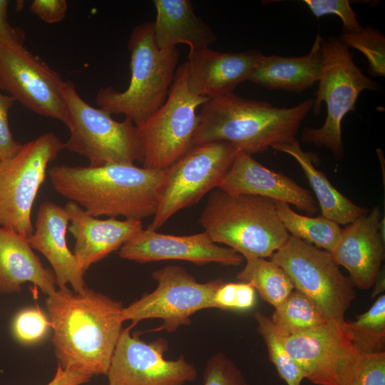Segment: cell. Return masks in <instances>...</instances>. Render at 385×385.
<instances>
[{
    "label": "cell",
    "mask_w": 385,
    "mask_h": 385,
    "mask_svg": "<svg viewBox=\"0 0 385 385\" xmlns=\"http://www.w3.org/2000/svg\"><path fill=\"white\" fill-rule=\"evenodd\" d=\"M52 342L65 370L106 375L123 329L122 303L88 288L73 293L59 289L46 299Z\"/></svg>",
    "instance_id": "cell-1"
},
{
    "label": "cell",
    "mask_w": 385,
    "mask_h": 385,
    "mask_svg": "<svg viewBox=\"0 0 385 385\" xmlns=\"http://www.w3.org/2000/svg\"><path fill=\"white\" fill-rule=\"evenodd\" d=\"M53 189L97 217H123L142 221L154 216L165 170L135 165L100 167L58 165L48 170Z\"/></svg>",
    "instance_id": "cell-2"
},
{
    "label": "cell",
    "mask_w": 385,
    "mask_h": 385,
    "mask_svg": "<svg viewBox=\"0 0 385 385\" xmlns=\"http://www.w3.org/2000/svg\"><path fill=\"white\" fill-rule=\"evenodd\" d=\"M313 103L308 98L291 108H279L234 93L209 99L197 114L193 145L226 141L250 155L265 153L295 138Z\"/></svg>",
    "instance_id": "cell-3"
},
{
    "label": "cell",
    "mask_w": 385,
    "mask_h": 385,
    "mask_svg": "<svg viewBox=\"0 0 385 385\" xmlns=\"http://www.w3.org/2000/svg\"><path fill=\"white\" fill-rule=\"evenodd\" d=\"M199 222L212 241L242 257H271L290 236L278 217L276 201L218 188L212 190Z\"/></svg>",
    "instance_id": "cell-4"
},
{
    "label": "cell",
    "mask_w": 385,
    "mask_h": 385,
    "mask_svg": "<svg viewBox=\"0 0 385 385\" xmlns=\"http://www.w3.org/2000/svg\"><path fill=\"white\" fill-rule=\"evenodd\" d=\"M131 77L123 92L111 86L101 88L95 98L100 108L123 114L138 125L165 102L179 58L178 48L160 49L154 38L153 21L135 26L128 43Z\"/></svg>",
    "instance_id": "cell-5"
},
{
    "label": "cell",
    "mask_w": 385,
    "mask_h": 385,
    "mask_svg": "<svg viewBox=\"0 0 385 385\" xmlns=\"http://www.w3.org/2000/svg\"><path fill=\"white\" fill-rule=\"evenodd\" d=\"M322 68L312 110L319 114L325 102L327 115L321 127L306 128L302 139L328 148L339 159L344 154L342 123L344 116L355 110L361 91H380L381 88L356 66L349 47L339 37L322 38Z\"/></svg>",
    "instance_id": "cell-6"
},
{
    "label": "cell",
    "mask_w": 385,
    "mask_h": 385,
    "mask_svg": "<svg viewBox=\"0 0 385 385\" xmlns=\"http://www.w3.org/2000/svg\"><path fill=\"white\" fill-rule=\"evenodd\" d=\"M62 93L70 131L64 148L86 157L91 167L141 162L137 127L131 120L116 121L107 111L87 103L70 81H64Z\"/></svg>",
    "instance_id": "cell-7"
},
{
    "label": "cell",
    "mask_w": 385,
    "mask_h": 385,
    "mask_svg": "<svg viewBox=\"0 0 385 385\" xmlns=\"http://www.w3.org/2000/svg\"><path fill=\"white\" fill-rule=\"evenodd\" d=\"M187 61L178 67L165 102L136 125L143 167L163 170L194 145L198 125L196 110L209 98L194 95L188 88Z\"/></svg>",
    "instance_id": "cell-8"
},
{
    "label": "cell",
    "mask_w": 385,
    "mask_h": 385,
    "mask_svg": "<svg viewBox=\"0 0 385 385\" xmlns=\"http://www.w3.org/2000/svg\"><path fill=\"white\" fill-rule=\"evenodd\" d=\"M240 151L226 141L194 145L165 170L158 208L147 229L156 231L179 210L217 188Z\"/></svg>",
    "instance_id": "cell-9"
},
{
    "label": "cell",
    "mask_w": 385,
    "mask_h": 385,
    "mask_svg": "<svg viewBox=\"0 0 385 385\" xmlns=\"http://www.w3.org/2000/svg\"><path fill=\"white\" fill-rule=\"evenodd\" d=\"M271 260L284 269L295 289L313 302L329 321L345 322V312L355 298L354 286L329 252L289 236Z\"/></svg>",
    "instance_id": "cell-10"
},
{
    "label": "cell",
    "mask_w": 385,
    "mask_h": 385,
    "mask_svg": "<svg viewBox=\"0 0 385 385\" xmlns=\"http://www.w3.org/2000/svg\"><path fill=\"white\" fill-rule=\"evenodd\" d=\"M64 143L46 133L22 145L13 157L0 162V226L29 237L34 232L31 214L48 164Z\"/></svg>",
    "instance_id": "cell-11"
},
{
    "label": "cell",
    "mask_w": 385,
    "mask_h": 385,
    "mask_svg": "<svg viewBox=\"0 0 385 385\" xmlns=\"http://www.w3.org/2000/svg\"><path fill=\"white\" fill-rule=\"evenodd\" d=\"M152 277L157 282L156 289L123 307L121 319L123 322L132 321V327L143 319H160L163 323L155 330L168 332L190 324V317L196 312L215 308V294L223 283L220 279L198 282L178 265L156 270L152 272Z\"/></svg>",
    "instance_id": "cell-12"
},
{
    "label": "cell",
    "mask_w": 385,
    "mask_h": 385,
    "mask_svg": "<svg viewBox=\"0 0 385 385\" xmlns=\"http://www.w3.org/2000/svg\"><path fill=\"white\" fill-rule=\"evenodd\" d=\"M64 81L23 44L0 42V90L41 116L67 121Z\"/></svg>",
    "instance_id": "cell-13"
},
{
    "label": "cell",
    "mask_w": 385,
    "mask_h": 385,
    "mask_svg": "<svg viewBox=\"0 0 385 385\" xmlns=\"http://www.w3.org/2000/svg\"><path fill=\"white\" fill-rule=\"evenodd\" d=\"M123 329L106 376L108 385H184L197 378L195 366L183 356L166 360L168 342L160 338L148 343Z\"/></svg>",
    "instance_id": "cell-14"
},
{
    "label": "cell",
    "mask_w": 385,
    "mask_h": 385,
    "mask_svg": "<svg viewBox=\"0 0 385 385\" xmlns=\"http://www.w3.org/2000/svg\"><path fill=\"white\" fill-rule=\"evenodd\" d=\"M344 322L329 321L315 329L286 337V349L304 379L317 385H339L346 369L361 354Z\"/></svg>",
    "instance_id": "cell-15"
},
{
    "label": "cell",
    "mask_w": 385,
    "mask_h": 385,
    "mask_svg": "<svg viewBox=\"0 0 385 385\" xmlns=\"http://www.w3.org/2000/svg\"><path fill=\"white\" fill-rule=\"evenodd\" d=\"M118 255L139 263L178 260L196 265L215 262L239 266L244 260L234 250L215 243L204 231L177 236L143 229L120 247Z\"/></svg>",
    "instance_id": "cell-16"
},
{
    "label": "cell",
    "mask_w": 385,
    "mask_h": 385,
    "mask_svg": "<svg viewBox=\"0 0 385 385\" xmlns=\"http://www.w3.org/2000/svg\"><path fill=\"white\" fill-rule=\"evenodd\" d=\"M380 217V208L375 206L369 213L346 225L330 253L335 262L349 272L354 286L363 290L374 284L384 259Z\"/></svg>",
    "instance_id": "cell-17"
},
{
    "label": "cell",
    "mask_w": 385,
    "mask_h": 385,
    "mask_svg": "<svg viewBox=\"0 0 385 385\" xmlns=\"http://www.w3.org/2000/svg\"><path fill=\"white\" fill-rule=\"evenodd\" d=\"M264 56L258 50L222 53L209 48L190 50L188 88L195 96L209 99L233 93L249 81Z\"/></svg>",
    "instance_id": "cell-18"
},
{
    "label": "cell",
    "mask_w": 385,
    "mask_h": 385,
    "mask_svg": "<svg viewBox=\"0 0 385 385\" xmlns=\"http://www.w3.org/2000/svg\"><path fill=\"white\" fill-rule=\"evenodd\" d=\"M217 188L230 194L257 195L292 204L309 214L318 211L317 204L309 190L242 151L237 154Z\"/></svg>",
    "instance_id": "cell-19"
},
{
    "label": "cell",
    "mask_w": 385,
    "mask_h": 385,
    "mask_svg": "<svg viewBox=\"0 0 385 385\" xmlns=\"http://www.w3.org/2000/svg\"><path fill=\"white\" fill-rule=\"evenodd\" d=\"M68 222L64 207L45 201L38 207L29 242L32 249L41 252L51 264L59 289H66L70 284L76 293H81L86 289L84 272L67 245Z\"/></svg>",
    "instance_id": "cell-20"
},
{
    "label": "cell",
    "mask_w": 385,
    "mask_h": 385,
    "mask_svg": "<svg viewBox=\"0 0 385 385\" xmlns=\"http://www.w3.org/2000/svg\"><path fill=\"white\" fill-rule=\"evenodd\" d=\"M64 208L71 221L68 230L76 240L73 255L84 273L143 229L142 221L98 219L71 201Z\"/></svg>",
    "instance_id": "cell-21"
},
{
    "label": "cell",
    "mask_w": 385,
    "mask_h": 385,
    "mask_svg": "<svg viewBox=\"0 0 385 385\" xmlns=\"http://www.w3.org/2000/svg\"><path fill=\"white\" fill-rule=\"evenodd\" d=\"M26 282L33 283L48 296L57 290L54 274L43 266L29 237L0 226V293L19 292Z\"/></svg>",
    "instance_id": "cell-22"
},
{
    "label": "cell",
    "mask_w": 385,
    "mask_h": 385,
    "mask_svg": "<svg viewBox=\"0 0 385 385\" xmlns=\"http://www.w3.org/2000/svg\"><path fill=\"white\" fill-rule=\"evenodd\" d=\"M322 37L317 34L310 51L302 56L264 55L249 81L270 90L300 93L319 81L322 68Z\"/></svg>",
    "instance_id": "cell-23"
},
{
    "label": "cell",
    "mask_w": 385,
    "mask_h": 385,
    "mask_svg": "<svg viewBox=\"0 0 385 385\" xmlns=\"http://www.w3.org/2000/svg\"><path fill=\"white\" fill-rule=\"evenodd\" d=\"M154 38L160 49L188 44L190 50L208 48L217 41L212 28L195 13L188 0H154Z\"/></svg>",
    "instance_id": "cell-24"
},
{
    "label": "cell",
    "mask_w": 385,
    "mask_h": 385,
    "mask_svg": "<svg viewBox=\"0 0 385 385\" xmlns=\"http://www.w3.org/2000/svg\"><path fill=\"white\" fill-rule=\"evenodd\" d=\"M273 149L288 154L300 165L317 199L322 215L339 225H346L367 212L337 190L313 164V155L304 151L295 138Z\"/></svg>",
    "instance_id": "cell-25"
},
{
    "label": "cell",
    "mask_w": 385,
    "mask_h": 385,
    "mask_svg": "<svg viewBox=\"0 0 385 385\" xmlns=\"http://www.w3.org/2000/svg\"><path fill=\"white\" fill-rule=\"evenodd\" d=\"M243 257L246 264L237 278L252 286L274 308L295 289L289 276L275 262L253 256Z\"/></svg>",
    "instance_id": "cell-26"
},
{
    "label": "cell",
    "mask_w": 385,
    "mask_h": 385,
    "mask_svg": "<svg viewBox=\"0 0 385 385\" xmlns=\"http://www.w3.org/2000/svg\"><path fill=\"white\" fill-rule=\"evenodd\" d=\"M278 217L290 236L331 253L336 247L342 227L322 215L315 217L299 215L287 203L276 201Z\"/></svg>",
    "instance_id": "cell-27"
},
{
    "label": "cell",
    "mask_w": 385,
    "mask_h": 385,
    "mask_svg": "<svg viewBox=\"0 0 385 385\" xmlns=\"http://www.w3.org/2000/svg\"><path fill=\"white\" fill-rule=\"evenodd\" d=\"M274 309L272 321L289 336L315 329L329 322L313 302L295 289Z\"/></svg>",
    "instance_id": "cell-28"
},
{
    "label": "cell",
    "mask_w": 385,
    "mask_h": 385,
    "mask_svg": "<svg viewBox=\"0 0 385 385\" xmlns=\"http://www.w3.org/2000/svg\"><path fill=\"white\" fill-rule=\"evenodd\" d=\"M350 338L361 354L384 351L385 295L379 296L372 306L356 320L344 322Z\"/></svg>",
    "instance_id": "cell-29"
},
{
    "label": "cell",
    "mask_w": 385,
    "mask_h": 385,
    "mask_svg": "<svg viewBox=\"0 0 385 385\" xmlns=\"http://www.w3.org/2000/svg\"><path fill=\"white\" fill-rule=\"evenodd\" d=\"M255 319L257 324V331L265 340L269 359L279 376L287 385H301L304 376L284 345L288 334L260 312L255 313Z\"/></svg>",
    "instance_id": "cell-30"
},
{
    "label": "cell",
    "mask_w": 385,
    "mask_h": 385,
    "mask_svg": "<svg viewBox=\"0 0 385 385\" xmlns=\"http://www.w3.org/2000/svg\"><path fill=\"white\" fill-rule=\"evenodd\" d=\"M349 48L361 51L369 62V73L372 76H385V36L371 26L361 27L351 33H342L339 37Z\"/></svg>",
    "instance_id": "cell-31"
},
{
    "label": "cell",
    "mask_w": 385,
    "mask_h": 385,
    "mask_svg": "<svg viewBox=\"0 0 385 385\" xmlns=\"http://www.w3.org/2000/svg\"><path fill=\"white\" fill-rule=\"evenodd\" d=\"M339 385H385V352L361 353L346 369Z\"/></svg>",
    "instance_id": "cell-32"
},
{
    "label": "cell",
    "mask_w": 385,
    "mask_h": 385,
    "mask_svg": "<svg viewBox=\"0 0 385 385\" xmlns=\"http://www.w3.org/2000/svg\"><path fill=\"white\" fill-rule=\"evenodd\" d=\"M51 328L50 320L39 309L32 307L20 311L15 317L12 330L21 343L31 344L41 341Z\"/></svg>",
    "instance_id": "cell-33"
},
{
    "label": "cell",
    "mask_w": 385,
    "mask_h": 385,
    "mask_svg": "<svg viewBox=\"0 0 385 385\" xmlns=\"http://www.w3.org/2000/svg\"><path fill=\"white\" fill-rule=\"evenodd\" d=\"M215 308L223 310L247 311L256 304V290L245 282L222 283L215 292Z\"/></svg>",
    "instance_id": "cell-34"
},
{
    "label": "cell",
    "mask_w": 385,
    "mask_h": 385,
    "mask_svg": "<svg viewBox=\"0 0 385 385\" xmlns=\"http://www.w3.org/2000/svg\"><path fill=\"white\" fill-rule=\"evenodd\" d=\"M202 376L204 385H250L237 365L221 352L209 359Z\"/></svg>",
    "instance_id": "cell-35"
},
{
    "label": "cell",
    "mask_w": 385,
    "mask_h": 385,
    "mask_svg": "<svg viewBox=\"0 0 385 385\" xmlns=\"http://www.w3.org/2000/svg\"><path fill=\"white\" fill-rule=\"evenodd\" d=\"M303 2L317 18L329 14L338 16L342 21V33L354 32L361 27L347 0H304Z\"/></svg>",
    "instance_id": "cell-36"
},
{
    "label": "cell",
    "mask_w": 385,
    "mask_h": 385,
    "mask_svg": "<svg viewBox=\"0 0 385 385\" xmlns=\"http://www.w3.org/2000/svg\"><path fill=\"white\" fill-rule=\"evenodd\" d=\"M15 102L13 97L0 92V162L13 157L22 146L14 139L9 124V112Z\"/></svg>",
    "instance_id": "cell-37"
},
{
    "label": "cell",
    "mask_w": 385,
    "mask_h": 385,
    "mask_svg": "<svg viewBox=\"0 0 385 385\" xmlns=\"http://www.w3.org/2000/svg\"><path fill=\"white\" fill-rule=\"evenodd\" d=\"M66 0H34L30 6L32 13L48 24L61 21L66 16Z\"/></svg>",
    "instance_id": "cell-38"
},
{
    "label": "cell",
    "mask_w": 385,
    "mask_h": 385,
    "mask_svg": "<svg viewBox=\"0 0 385 385\" xmlns=\"http://www.w3.org/2000/svg\"><path fill=\"white\" fill-rule=\"evenodd\" d=\"M9 1L0 0V42L23 44L24 33L19 28L14 27L8 20Z\"/></svg>",
    "instance_id": "cell-39"
},
{
    "label": "cell",
    "mask_w": 385,
    "mask_h": 385,
    "mask_svg": "<svg viewBox=\"0 0 385 385\" xmlns=\"http://www.w3.org/2000/svg\"><path fill=\"white\" fill-rule=\"evenodd\" d=\"M91 377L66 371L58 364L53 378L47 385H81L88 382Z\"/></svg>",
    "instance_id": "cell-40"
},
{
    "label": "cell",
    "mask_w": 385,
    "mask_h": 385,
    "mask_svg": "<svg viewBox=\"0 0 385 385\" xmlns=\"http://www.w3.org/2000/svg\"><path fill=\"white\" fill-rule=\"evenodd\" d=\"M376 284V287L374 289V294H377L380 292H381L382 291H384V277L383 275V277L381 275L380 272L376 278V280L374 283V284Z\"/></svg>",
    "instance_id": "cell-41"
}]
</instances>
